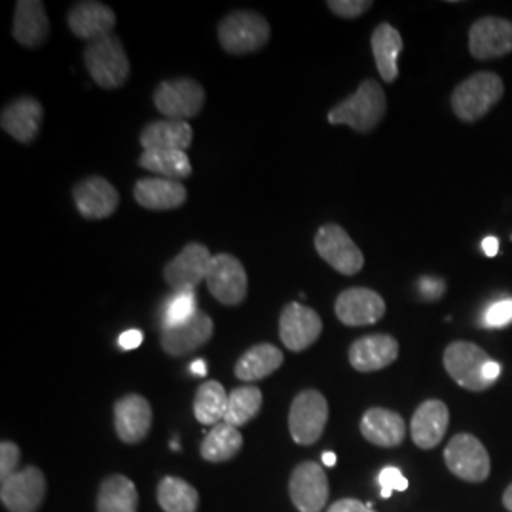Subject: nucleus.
<instances>
[{
    "instance_id": "38",
    "label": "nucleus",
    "mask_w": 512,
    "mask_h": 512,
    "mask_svg": "<svg viewBox=\"0 0 512 512\" xmlns=\"http://www.w3.org/2000/svg\"><path fill=\"white\" fill-rule=\"evenodd\" d=\"M327 6L332 14L340 18L355 19L372 8L370 0H329Z\"/></svg>"
},
{
    "instance_id": "8",
    "label": "nucleus",
    "mask_w": 512,
    "mask_h": 512,
    "mask_svg": "<svg viewBox=\"0 0 512 512\" xmlns=\"http://www.w3.org/2000/svg\"><path fill=\"white\" fill-rule=\"evenodd\" d=\"M315 249L319 256L342 275H357L365 266L361 249L338 224H323L315 234Z\"/></svg>"
},
{
    "instance_id": "27",
    "label": "nucleus",
    "mask_w": 512,
    "mask_h": 512,
    "mask_svg": "<svg viewBox=\"0 0 512 512\" xmlns=\"http://www.w3.org/2000/svg\"><path fill=\"white\" fill-rule=\"evenodd\" d=\"M370 44H372V54L376 59V67L382 80L387 84H393L399 76L397 61L404 48L401 33L389 23H380L372 33Z\"/></svg>"
},
{
    "instance_id": "34",
    "label": "nucleus",
    "mask_w": 512,
    "mask_h": 512,
    "mask_svg": "<svg viewBox=\"0 0 512 512\" xmlns=\"http://www.w3.org/2000/svg\"><path fill=\"white\" fill-rule=\"evenodd\" d=\"M158 503L164 512H196L200 495L183 478L165 476L158 486Z\"/></svg>"
},
{
    "instance_id": "3",
    "label": "nucleus",
    "mask_w": 512,
    "mask_h": 512,
    "mask_svg": "<svg viewBox=\"0 0 512 512\" xmlns=\"http://www.w3.org/2000/svg\"><path fill=\"white\" fill-rule=\"evenodd\" d=\"M505 93L503 80L495 73H476L452 93V109L461 122L484 118Z\"/></svg>"
},
{
    "instance_id": "14",
    "label": "nucleus",
    "mask_w": 512,
    "mask_h": 512,
    "mask_svg": "<svg viewBox=\"0 0 512 512\" xmlns=\"http://www.w3.org/2000/svg\"><path fill=\"white\" fill-rule=\"evenodd\" d=\"M323 321L319 313L298 302L287 304L279 317V336L285 348L291 351H304L310 348L321 336Z\"/></svg>"
},
{
    "instance_id": "10",
    "label": "nucleus",
    "mask_w": 512,
    "mask_h": 512,
    "mask_svg": "<svg viewBox=\"0 0 512 512\" xmlns=\"http://www.w3.org/2000/svg\"><path fill=\"white\" fill-rule=\"evenodd\" d=\"M207 287L224 306H238L247 296V272L236 256L219 253L207 270Z\"/></svg>"
},
{
    "instance_id": "33",
    "label": "nucleus",
    "mask_w": 512,
    "mask_h": 512,
    "mask_svg": "<svg viewBox=\"0 0 512 512\" xmlns=\"http://www.w3.org/2000/svg\"><path fill=\"white\" fill-rule=\"evenodd\" d=\"M228 395L226 389L211 380L200 385L196 397H194V416L202 425H219L224 421L228 410Z\"/></svg>"
},
{
    "instance_id": "21",
    "label": "nucleus",
    "mask_w": 512,
    "mask_h": 512,
    "mask_svg": "<svg viewBox=\"0 0 512 512\" xmlns=\"http://www.w3.org/2000/svg\"><path fill=\"white\" fill-rule=\"evenodd\" d=\"M348 355L357 372H376L397 361L399 342L389 334H372L355 340Z\"/></svg>"
},
{
    "instance_id": "30",
    "label": "nucleus",
    "mask_w": 512,
    "mask_h": 512,
    "mask_svg": "<svg viewBox=\"0 0 512 512\" xmlns=\"http://www.w3.org/2000/svg\"><path fill=\"white\" fill-rule=\"evenodd\" d=\"M139 492L128 476L112 475L103 480L97 494V512H137Z\"/></svg>"
},
{
    "instance_id": "2",
    "label": "nucleus",
    "mask_w": 512,
    "mask_h": 512,
    "mask_svg": "<svg viewBox=\"0 0 512 512\" xmlns=\"http://www.w3.org/2000/svg\"><path fill=\"white\" fill-rule=\"evenodd\" d=\"M84 65L93 82L105 90L122 88L131 74L128 54L116 35L88 42L84 50Z\"/></svg>"
},
{
    "instance_id": "45",
    "label": "nucleus",
    "mask_w": 512,
    "mask_h": 512,
    "mask_svg": "<svg viewBox=\"0 0 512 512\" xmlns=\"http://www.w3.org/2000/svg\"><path fill=\"white\" fill-rule=\"evenodd\" d=\"M190 372H192L194 376H205V374H207V363H205L203 359L194 361V363L190 365Z\"/></svg>"
},
{
    "instance_id": "32",
    "label": "nucleus",
    "mask_w": 512,
    "mask_h": 512,
    "mask_svg": "<svg viewBox=\"0 0 512 512\" xmlns=\"http://www.w3.org/2000/svg\"><path fill=\"white\" fill-rule=\"evenodd\" d=\"M139 165L164 179L179 181L192 175V164L184 150H145Z\"/></svg>"
},
{
    "instance_id": "29",
    "label": "nucleus",
    "mask_w": 512,
    "mask_h": 512,
    "mask_svg": "<svg viewBox=\"0 0 512 512\" xmlns=\"http://www.w3.org/2000/svg\"><path fill=\"white\" fill-rule=\"evenodd\" d=\"M285 361L281 349L272 344H256L239 357L236 376L241 382H258L272 376Z\"/></svg>"
},
{
    "instance_id": "20",
    "label": "nucleus",
    "mask_w": 512,
    "mask_h": 512,
    "mask_svg": "<svg viewBox=\"0 0 512 512\" xmlns=\"http://www.w3.org/2000/svg\"><path fill=\"white\" fill-rule=\"evenodd\" d=\"M69 29L74 37L82 40H97V38L112 35V29L116 25V14L103 2H76L67 14Z\"/></svg>"
},
{
    "instance_id": "11",
    "label": "nucleus",
    "mask_w": 512,
    "mask_h": 512,
    "mask_svg": "<svg viewBox=\"0 0 512 512\" xmlns=\"http://www.w3.org/2000/svg\"><path fill=\"white\" fill-rule=\"evenodd\" d=\"M289 495L296 511H323L329 501V478L325 469L315 461L296 465L289 480Z\"/></svg>"
},
{
    "instance_id": "31",
    "label": "nucleus",
    "mask_w": 512,
    "mask_h": 512,
    "mask_svg": "<svg viewBox=\"0 0 512 512\" xmlns=\"http://www.w3.org/2000/svg\"><path fill=\"white\" fill-rule=\"evenodd\" d=\"M241 446H243V437L238 427L222 421L207 433V437L203 439L200 454L209 463H222V461L236 458Z\"/></svg>"
},
{
    "instance_id": "1",
    "label": "nucleus",
    "mask_w": 512,
    "mask_h": 512,
    "mask_svg": "<svg viewBox=\"0 0 512 512\" xmlns=\"http://www.w3.org/2000/svg\"><path fill=\"white\" fill-rule=\"evenodd\" d=\"M385 110L384 88L376 80H363L357 92L340 101L327 118L334 126H349L359 133H370L384 120Z\"/></svg>"
},
{
    "instance_id": "5",
    "label": "nucleus",
    "mask_w": 512,
    "mask_h": 512,
    "mask_svg": "<svg viewBox=\"0 0 512 512\" xmlns=\"http://www.w3.org/2000/svg\"><path fill=\"white\" fill-rule=\"evenodd\" d=\"M329 421V403L317 389H304L294 397L289 412V431L296 444L311 446L321 439Z\"/></svg>"
},
{
    "instance_id": "15",
    "label": "nucleus",
    "mask_w": 512,
    "mask_h": 512,
    "mask_svg": "<svg viewBox=\"0 0 512 512\" xmlns=\"http://www.w3.org/2000/svg\"><path fill=\"white\" fill-rule=\"evenodd\" d=\"M336 317L346 327H366L378 323L385 315L384 298L365 287H353L338 294L334 304Z\"/></svg>"
},
{
    "instance_id": "16",
    "label": "nucleus",
    "mask_w": 512,
    "mask_h": 512,
    "mask_svg": "<svg viewBox=\"0 0 512 512\" xmlns=\"http://www.w3.org/2000/svg\"><path fill=\"white\" fill-rule=\"evenodd\" d=\"M469 50L478 61L511 54V21L501 18H482L475 21L469 31Z\"/></svg>"
},
{
    "instance_id": "22",
    "label": "nucleus",
    "mask_w": 512,
    "mask_h": 512,
    "mask_svg": "<svg viewBox=\"0 0 512 512\" xmlns=\"http://www.w3.org/2000/svg\"><path fill=\"white\" fill-rule=\"evenodd\" d=\"M213 336V321L203 311H198L183 325L162 329V349L171 357H183L205 346Z\"/></svg>"
},
{
    "instance_id": "17",
    "label": "nucleus",
    "mask_w": 512,
    "mask_h": 512,
    "mask_svg": "<svg viewBox=\"0 0 512 512\" xmlns=\"http://www.w3.org/2000/svg\"><path fill=\"white\" fill-rule=\"evenodd\" d=\"M74 203L84 219H107L116 213L120 205V194L103 177H88L73 188Z\"/></svg>"
},
{
    "instance_id": "28",
    "label": "nucleus",
    "mask_w": 512,
    "mask_h": 512,
    "mask_svg": "<svg viewBox=\"0 0 512 512\" xmlns=\"http://www.w3.org/2000/svg\"><path fill=\"white\" fill-rule=\"evenodd\" d=\"M194 131L188 122L158 120L141 131V147L145 150H184L190 148Z\"/></svg>"
},
{
    "instance_id": "40",
    "label": "nucleus",
    "mask_w": 512,
    "mask_h": 512,
    "mask_svg": "<svg viewBox=\"0 0 512 512\" xmlns=\"http://www.w3.org/2000/svg\"><path fill=\"white\" fill-rule=\"evenodd\" d=\"M380 488H382V497L389 499L393 492H404L408 488L406 476L397 469V467H385L378 476Z\"/></svg>"
},
{
    "instance_id": "37",
    "label": "nucleus",
    "mask_w": 512,
    "mask_h": 512,
    "mask_svg": "<svg viewBox=\"0 0 512 512\" xmlns=\"http://www.w3.org/2000/svg\"><path fill=\"white\" fill-rule=\"evenodd\" d=\"M480 323L486 329H503L512 323V298H503L494 302L488 310L484 311Z\"/></svg>"
},
{
    "instance_id": "43",
    "label": "nucleus",
    "mask_w": 512,
    "mask_h": 512,
    "mask_svg": "<svg viewBox=\"0 0 512 512\" xmlns=\"http://www.w3.org/2000/svg\"><path fill=\"white\" fill-rule=\"evenodd\" d=\"M143 340H145V336H143V332H141V330L129 329L120 334V338H118V346L122 349H135L139 348V346L143 344Z\"/></svg>"
},
{
    "instance_id": "36",
    "label": "nucleus",
    "mask_w": 512,
    "mask_h": 512,
    "mask_svg": "<svg viewBox=\"0 0 512 512\" xmlns=\"http://www.w3.org/2000/svg\"><path fill=\"white\" fill-rule=\"evenodd\" d=\"M198 313L194 291L173 293L162 306V327L171 329L190 321Z\"/></svg>"
},
{
    "instance_id": "44",
    "label": "nucleus",
    "mask_w": 512,
    "mask_h": 512,
    "mask_svg": "<svg viewBox=\"0 0 512 512\" xmlns=\"http://www.w3.org/2000/svg\"><path fill=\"white\" fill-rule=\"evenodd\" d=\"M482 251L488 256H495L499 253V241L494 236L484 239L482 241Z\"/></svg>"
},
{
    "instance_id": "9",
    "label": "nucleus",
    "mask_w": 512,
    "mask_h": 512,
    "mask_svg": "<svg viewBox=\"0 0 512 512\" xmlns=\"http://www.w3.org/2000/svg\"><path fill=\"white\" fill-rule=\"evenodd\" d=\"M444 461L450 473L467 482H484L490 476V456L480 440L461 433L448 442L444 450Z\"/></svg>"
},
{
    "instance_id": "26",
    "label": "nucleus",
    "mask_w": 512,
    "mask_h": 512,
    "mask_svg": "<svg viewBox=\"0 0 512 512\" xmlns=\"http://www.w3.org/2000/svg\"><path fill=\"white\" fill-rule=\"evenodd\" d=\"M50 35V21L40 0H19L14 14V38L21 46L38 48Z\"/></svg>"
},
{
    "instance_id": "47",
    "label": "nucleus",
    "mask_w": 512,
    "mask_h": 512,
    "mask_svg": "<svg viewBox=\"0 0 512 512\" xmlns=\"http://www.w3.org/2000/svg\"><path fill=\"white\" fill-rule=\"evenodd\" d=\"M323 465H327V467H334V465H336V454H332V452H325V454H323Z\"/></svg>"
},
{
    "instance_id": "13",
    "label": "nucleus",
    "mask_w": 512,
    "mask_h": 512,
    "mask_svg": "<svg viewBox=\"0 0 512 512\" xmlns=\"http://www.w3.org/2000/svg\"><path fill=\"white\" fill-rule=\"evenodd\" d=\"M44 495L46 478L37 467H25L0 486V501L8 512H37Z\"/></svg>"
},
{
    "instance_id": "39",
    "label": "nucleus",
    "mask_w": 512,
    "mask_h": 512,
    "mask_svg": "<svg viewBox=\"0 0 512 512\" xmlns=\"http://www.w3.org/2000/svg\"><path fill=\"white\" fill-rule=\"evenodd\" d=\"M19 458H21V452L18 444L8 440L0 444V480L2 482L8 480L14 473H18Z\"/></svg>"
},
{
    "instance_id": "7",
    "label": "nucleus",
    "mask_w": 512,
    "mask_h": 512,
    "mask_svg": "<svg viewBox=\"0 0 512 512\" xmlns=\"http://www.w3.org/2000/svg\"><path fill=\"white\" fill-rule=\"evenodd\" d=\"M492 359L482 348L471 342H452L444 351V368L450 378L469 391H486L492 384L484 370Z\"/></svg>"
},
{
    "instance_id": "4",
    "label": "nucleus",
    "mask_w": 512,
    "mask_h": 512,
    "mask_svg": "<svg viewBox=\"0 0 512 512\" xmlns=\"http://www.w3.org/2000/svg\"><path fill=\"white\" fill-rule=\"evenodd\" d=\"M270 23L256 12L238 10L219 23L220 46L232 55L258 52L270 40Z\"/></svg>"
},
{
    "instance_id": "25",
    "label": "nucleus",
    "mask_w": 512,
    "mask_h": 512,
    "mask_svg": "<svg viewBox=\"0 0 512 512\" xmlns=\"http://www.w3.org/2000/svg\"><path fill=\"white\" fill-rule=\"evenodd\" d=\"M361 433L370 444L380 448H395L403 444L406 423L403 418L387 408H370L361 420Z\"/></svg>"
},
{
    "instance_id": "35",
    "label": "nucleus",
    "mask_w": 512,
    "mask_h": 512,
    "mask_svg": "<svg viewBox=\"0 0 512 512\" xmlns=\"http://www.w3.org/2000/svg\"><path fill=\"white\" fill-rule=\"evenodd\" d=\"M262 401H264L262 391L255 385L236 387L228 395V410H226L224 421L234 427H241V425L249 423L260 412Z\"/></svg>"
},
{
    "instance_id": "46",
    "label": "nucleus",
    "mask_w": 512,
    "mask_h": 512,
    "mask_svg": "<svg viewBox=\"0 0 512 512\" xmlns=\"http://www.w3.org/2000/svg\"><path fill=\"white\" fill-rule=\"evenodd\" d=\"M503 505H505L507 511L512 512V484L505 490V494H503Z\"/></svg>"
},
{
    "instance_id": "23",
    "label": "nucleus",
    "mask_w": 512,
    "mask_h": 512,
    "mask_svg": "<svg viewBox=\"0 0 512 512\" xmlns=\"http://www.w3.org/2000/svg\"><path fill=\"white\" fill-rule=\"evenodd\" d=\"M450 425V412L448 406L431 399L425 401L418 406V410L412 416L410 423V435L416 446H420L421 450H431L435 446H439L446 431Z\"/></svg>"
},
{
    "instance_id": "12",
    "label": "nucleus",
    "mask_w": 512,
    "mask_h": 512,
    "mask_svg": "<svg viewBox=\"0 0 512 512\" xmlns=\"http://www.w3.org/2000/svg\"><path fill=\"white\" fill-rule=\"evenodd\" d=\"M213 255L202 243L186 245L179 255L165 264V283L173 289V293L194 291L200 281L207 277L209 264Z\"/></svg>"
},
{
    "instance_id": "18",
    "label": "nucleus",
    "mask_w": 512,
    "mask_h": 512,
    "mask_svg": "<svg viewBox=\"0 0 512 512\" xmlns=\"http://www.w3.org/2000/svg\"><path fill=\"white\" fill-rule=\"evenodd\" d=\"M152 427V408L141 395H126L114 403V429L118 439L126 444H137L147 439Z\"/></svg>"
},
{
    "instance_id": "24",
    "label": "nucleus",
    "mask_w": 512,
    "mask_h": 512,
    "mask_svg": "<svg viewBox=\"0 0 512 512\" xmlns=\"http://www.w3.org/2000/svg\"><path fill=\"white\" fill-rule=\"evenodd\" d=\"M135 202L150 211L179 209L186 202V188L179 181L164 177H147L135 183Z\"/></svg>"
},
{
    "instance_id": "42",
    "label": "nucleus",
    "mask_w": 512,
    "mask_h": 512,
    "mask_svg": "<svg viewBox=\"0 0 512 512\" xmlns=\"http://www.w3.org/2000/svg\"><path fill=\"white\" fill-rule=\"evenodd\" d=\"M327 512H376L372 511V505H365L359 499H340L334 505H330Z\"/></svg>"
},
{
    "instance_id": "19",
    "label": "nucleus",
    "mask_w": 512,
    "mask_h": 512,
    "mask_svg": "<svg viewBox=\"0 0 512 512\" xmlns=\"http://www.w3.org/2000/svg\"><path fill=\"white\" fill-rule=\"evenodd\" d=\"M44 109L35 97L23 95L10 101L0 114V126L19 143L29 145L37 139L42 126Z\"/></svg>"
},
{
    "instance_id": "6",
    "label": "nucleus",
    "mask_w": 512,
    "mask_h": 512,
    "mask_svg": "<svg viewBox=\"0 0 512 512\" xmlns=\"http://www.w3.org/2000/svg\"><path fill=\"white\" fill-rule=\"evenodd\" d=\"M154 105L167 120L186 122L202 112L205 92L192 78L164 80L154 92Z\"/></svg>"
},
{
    "instance_id": "41",
    "label": "nucleus",
    "mask_w": 512,
    "mask_h": 512,
    "mask_svg": "<svg viewBox=\"0 0 512 512\" xmlns=\"http://www.w3.org/2000/svg\"><path fill=\"white\" fill-rule=\"evenodd\" d=\"M444 291H446V285L439 277H420L418 279V293L427 302L439 300Z\"/></svg>"
}]
</instances>
